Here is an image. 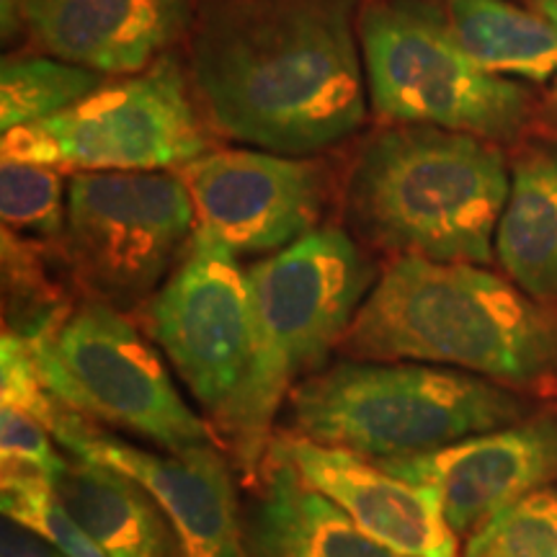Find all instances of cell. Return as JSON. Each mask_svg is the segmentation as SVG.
Returning <instances> with one entry per match:
<instances>
[{
    "instance_id": "cell-13",
    "label": "cell",
    "mask_w": 557,
    "mask_h": 557,
    "mask_svg": "<svg viewBox=\"0 0 557 557\" xmlns=\"http://www.w3.org/2000/svg\"><path fill=\"white\" fill-rule=\"evenodd\" d=\"M73 457H94L137 480L178 532L186 557H248L233 470L218 444L150 451L101 434L83 418L60 438Z\"/></svg>"
},
{
    "instance_id": "cell-5",
    "label": "cell",
    "mask_w": 557,
    "mask_h": 557,
    "mask_svg": "<svg viewBox=\"0 0 557 557\" xmlns=\"http://www.w3.org/2000/svg\"><path fill=\"white\" fill-rule=\"evenodd\" d=\"M511 387L421 361L346 359L310 374L287 400V434L374 459L426 455L524 421Z\"/></svg>"
},
{
    "instance_id": "cell-4",
    "label": "cell",
    "mask_w": 557,
    "mask_h": 557,
    "mask_svg": "<svg viewBox=\"0 0 557 557\" xmlns=\"http://www.w3.org/2000/svg\"><path fill=\"white\" fill-rule=\"evenodd\" d=\"M511 178L504 156L468 132L408 124L367 145L348 181V222L389 253L485 263Z\"/></svg>"
},
{
    "instance_id": "cell-24",
    "label": "cell",
    "mask_w": 557,
    "mask_h": 557,
    "mask_svg": "<svg viewBox=\"0 0 557 557\" xmlns=\"http://www.w3.org/2000/svg\"><path fill=\"white\" fill-rule=\"evenodd\" d=\"M0 403L37 418L52 436L70 413V408L54 400L41 382L26 338L13 331H3L0 338Z\"/></svg>"
},
{
    "instance_id": "cell-28",
    "label": "cell",
    "mask_w": 557,
    "mask_h": 557,
    "mask_svg": "<svg viewBox=\"0 0 557 557\" xmlns=\"http://www.w3.org/2000/svg\"><path fill=\"white\" fill-rule=\"evenodd\" d=\"M537 5H540L542 16H545L557 32V0H537ZM555 90H557V78H555Z\"/></svg>"
},
{
    "instance_id": "cell-3",
    "label": "cell",
    "mask_w": 557,
    "mask_h": 557,
    "mask_svg": "<svg viewBox=\"0 0 557 557\" xmlns=\"http://www.w3.org/2000/svg\"><path fill=\"white\" fill-rule=\"evenodd\" d=\"M374 271L344 230L315 227L248 269L253 351L246 377L214 413L235 465L261 470L292 389L318 372L369 292Z\"/></svg>"
},
{
    "instance_id": "cell-7",
    "label": "cell",
    "mask_w": 557,
    "mask_h": 557,
    "mask_svg": "<svg viewBox=\"0 0 557 557\" xmlns=\"http://www.w3.org/2000/svg\"><path fill=\"white\" fill-rule=\"evenodd\" d=\"M359 41L369 99L385 120L483 139L508 137L524 124L527 90L480 67L431 5L372 3L359 18Z\"/></svg>"
},
{
    "instance_id": "cell-10",
    "label": "cell",
    "mask_w": 557,
    "mask_h": 557,
    "mask_svg": "<svg viewBox=\"0 0 557 557\" xmlns=\"http://www.w3.org/2000/svg\"><path fill=\"white\" fill-rule=\"evenodd\" d=\"M148 329L201 408L218 413L253 351L248 271L238 256L197 225L178 267L148 299Z\"/></svg>"
},
{
    "instance_id": "cell-16",
    "label": "cell",
    "mask_w": 557,
    "mask_h": 557,
    "mask_svg": "<svg viewBox=\"0 0 557 557\" xmlns=\"http://www.w3.org/2000/svg\"><path fill=\"white\" fill-rule=\"evenodd\" d=\"M259 475L243 521L248 557H406L369 537L276 451H267Z\"/></svg>"
},
{
    "instance_id": "cell-15",
    "label": "cell",
    "mask_w": 557,
    "mask_h": 557,
    "mask_svg": "<svg viewBox=\"0 0 557 557\" xmlns=\"http://www.w3.org/2000/svg\"><path fill=\"white\" fill-rule=\"evenodd\" d=\"M189 24V0H29L24 29L73 65L101 75L148 67Z\"/></svg>"
},
{
    "instance_id": "cell-17",
    "label": "cell",
    "mask_w": 557,
    "mask_h": 557,
    "mask_svg": "<svg viewBox=\"0 0 557 557\" xmlns=\"http://www.w3.org/2000/svg\"><path fill=\"white\" fill-rule=\"evenodd\" d=\"M50 483L65 511L109 557H186L158 500L122 470L73 457Z\"/></svg>"
},
{
    "instance_id": "cell-21",
    "label": "cell",
    "mask_w": 557,
    "mask_h": 557,
    "mask_svg": "<svg viewBox=\"0 0 557 557\" xmlns=\"http://www.w3.org/2000/svg\"><path fill=\"white\" fill-rule=\"evenodd\" d=\"M3 230L26 238H60L67 225V191L52 165L5 160L0 165Z\"/></svg>"
},
{
    "instance_id": "cell-9",
    "label": "cell",
    "mask_w": 557,
    "mask_h": 557,
    "mask_svg": "<svg viewBox=\"0 0 557 557\" xmlns=\"http://www.w3.org/2000/svg\"><path fill=\"white\" fill-rule=\"evenodd\" d=\"M207 139L178 67H158L94 94L50 120L3 132V158L75 173L184 169Z\"/></svg>"
},
{
    "instance_id": "cell-12",
    "label": "cell",
    "mask_w": 557,
    "mask_h": 557,
    "mask_svg": "<svg viewBox=\"0 0 557 557\" xmlns=\"http://www.w3.org/2000/svg\"><path fill=\"white\" fill-rule=\"evenodd\" d=\"M380 465L408 483L431 487L457 537L472 534L504 508L557 485V418H524Z\"/></svg>"
},
{
    "instance_id": "cell-14",
    "label": "cell",
    "mask_w": 557,
    "mask_h": 557,
    "mask_svg": "<svg viewBox=\"0 0 557 557\" xmlns=\"http://www.w3.org/2000/svg\"><path fill=\"white\" fill-rule=\"evenodd\" d=\"M305 483L338 504L369 537L406 557H457V532L426 485L408 483L374 459L282 434L269 444Z\"/></svg>"
},
{
    "instance_id": "cell-19",
    "label": "cell",
    "mask_w": 557,
    "mask_h": 557,
    "mask_svg": "<svg viewBox=\"0 0 557 557\" xmlns=\"http://www.w3.org/2000/svg\"><path fill=\"white\" fill-rule=\"evenodd\" d=\"M449 29L493 75L545 83L557 78V32L545 16L508 0H447Z\"/></svg>"
},
{
    "instance_id": "cell-18",
    "label": "cell",
    "mask_w": 557,
    "mask_h": 557,
    "mask_svg": "<svg viewBox=\"0 0 557 557\" xmlns=\"http://www.w3.org/2000/svg\"><path fill=\"white\" fill-rule=\"evenodd\" d=\"M500 267L529 297L557 299V150L532 152L511 173L496 233Z\"/></svg>"
},
{
    "instance_id": "cell-11",
    "label": "cell",
    "mask_w": 557,
    "mask_h": 557,
    "mask_svg": "<svg viewBox=\"0 0 557 557\" xmlns=\"http://www.w3.org/2000/svg\"><path fill=\"white\" fill-rule=\"evenodd\" d=\"M197 225L235 256L276 253L315 230L323 173L269 150L205 152L181 169Z\"/></svg>"
},
{
    "instance_id": "cell-23",
    "label": "cell",
    "mask_w": 557,
    "mask_h": 557,
    "mask_svg": "<svg viewBox=\"0 0 557 557\" xmlns=\"http://www.w3.org/2000/svg\"><path fill=\"white\" fill-rule=\"evenodd\" d=\"M462 557H557V485L487 519L470 534Z\"/></svg>"
},
{
    "instance_id": "cell-26",
    "label": "cell",
    "mask_w": 557,
    "mask_h": 557,
    "mask_svg": "<svg viewBox=\"0 0 557 557\" xmlns=\"http://www.w3.org/2000/svg\"><path fill=\"white\" fill-rule=\"evenodd\" d=\"M0 557H67L52 542H47L39 532L5 519L0 524Z\"/></svg>"
},
{
    "instance_id": "cell-20",
    "label": "cell",
    "mask_w": 557,
    "mask_h": 557,
    "mask_svg": "<svg viewBox=\"0 0 557 557\" xmlns=\"http://www.w3.org/2000/svg\"><path fill=\"white\" fill-rule=\"evenodd\" d=\"M101 86V73L60 58L5 60L0 67V129L50 120Z\"/></svg>"
},
{
    "instance_id": "cell-25",
    "label": "cell",
    "mask_w": 557,
    "mask_h": 557,
    "mask_svg": "<svg viewBox=\"0 0 557 557\" xmlns=\"http://www.w3.org/2000/svg\"><path fill=\"white\" fill-rule=\"evenodd\" d=\"M0 444L3 468H26L52 480L67 465V457L54 449L47 426L16 408L0 406Z\"/></svg>"
},
{
    "instance_id": "cell-6",
    "label": "cell",
    "mask_w": 557,
    "mask_h": 557,
    "mask_svg": "<svg viewBox=\"0 0 557 557\" xmlns=\"http://www.w3.org/2000/svg\"><path fill=\"white\" fill-rule=\"evenodd\" d=\"M26 344L45 387L73 413L135 434L160 451L218 444L150 341L109 302L88 299Z\"/></svg>"
},
{
    "instance_id": "cell-22",
    "label": "cell",
    "mask_w": 557,
    "mask_h": 557,
    "mask_svg": "<svg viewBox=\"0 0 557 557\" xmlns=\"http://www.w3.org/2000/svg\"><path fill=\"white\" fill-rule=\"evenodd\" d=\"M3 517L39 532L67 557H109L103 547L65 511L50 480L26 468H3L0 478Z\"/></svg>"
},
{
    "instance_id": "cell-8",
    "label": "cell",
    "mask_w": 557,
    "mask_h": 557,
    "mask_svg": "<svg viewBox=\"0 0 557 557\" xmlns=\"http://www.w3.org/2000/svg\"><path fill=\"white\" fill-rule=\"evenodd\" d=\"M197 233L181 173H75L67 184L65 243L96 299L127 310L163 287Z\"/></svg>"
},
{
    "instance_id": "cell-2",
    "label": "cell",
    "mask_w": 557,
    "mask_h": 557,
    "mask_svg": "<svg viewBox=\"0 0 557 557\" xmlns=\"http://www.w3.org/2000/svg\"><path fill=\"white\" fill-rule=\"evenodd\" d=\"M348 359L421 361L511 389L557 385V308L478 263L403 256L341 341Z\"/></svg>"
},
{
    "instance_id": "cell-1",
    "label": "cell",
    "mask_w": 557,
    "mask_h": 557,
    "mask_svg": "<svg viewBox=\"0 0 557 557\" xmlns=\"http://www.w3.org/2000/svg\"><path fill=\"white\" fill-rule=\"evenodd\" d=\"M354 0H199L191 73L227 137L282 156L331 148L364 122Z\"/></svg>"
},
{
    "instance_id": "cell-27",
    "label": "cell",
    "mask_w": 557,
    "mask_h": 557,
    "mask_svg": "<svg viewBox=\"0 0 557 557\" xmlns=\"http://www.w3.org/2000/svg\"><path fill=\"white\" fill-rule=\"evenodd\" d=\"M29 0H0V26H3V39H13L24 29V16Z\"/></svg>"
}]
</instances>
